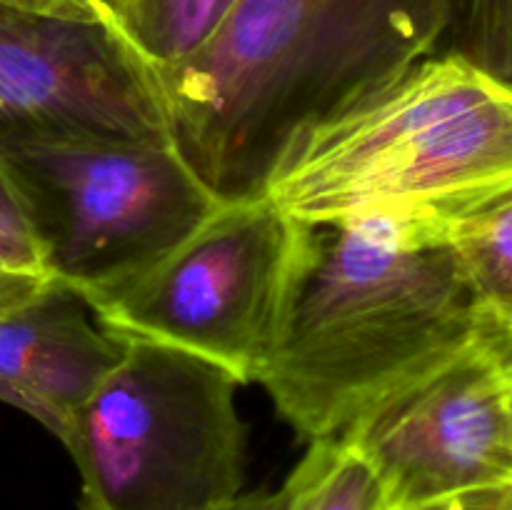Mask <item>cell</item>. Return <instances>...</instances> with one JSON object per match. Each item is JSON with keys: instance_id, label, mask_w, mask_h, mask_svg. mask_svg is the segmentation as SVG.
Returning a JSON list of instances; mask_svg holds the SVG:
<instances>
[{"instance_id": "6da1fadb", "label": "cell", "mask_w": 512, "mask_h": 510, "mask_svg": "<svg viewBox=\"0 0 512 510\" xmlns=\"http://www.w3.org/2000/svg\"><path fill=\"white\" fill-rule=\"evenodd\" d=\"M443 0H235L155 70L173 145L220 200L265 193L285 150L435 53Z\"/></svg>"}, {"instance_id": "7a4b0ae2", "label": "cell", "mask_w": 512, "mask_h": 510, "mask_svg": "<svg viewBox=\"0 0 512 510\" xmlns=\"http://www.w3.org/2000/svg\"><path fill=\"white\" fill-rule=\"evenodd\" d=\"M512 325L480 310L435 220L298 223L255 383L305 440L340 438L385 395Z\"/></svg>"}, {"instance_id": "3957f363", "label": "cell", "mask_w": 512, "mask_h": 510, "mask_svg": "<svg viewBox=\"0 0 512 510\" xmlns=\"http://www.w3.org/2000/svg\"><path fill=\"white\" fill-rule=\"evenodd\" d=\"M512 188V85L428 55L300 135L265 195L303 225L443 220Z\"/></svg>"}, {"instance_id": "277c9868", "label": "cell", "mask_w": 512, "mask_h": 510, "mask_svg": "<svg viewBox=\"0 0 512 510\" xmlns=\"http://www.w3.org/2000/svg\"><path fill=\"white\" fill-rule=\"evenodd\" d=\"M240 380L168 345L125 340L58 438L80 475V510H218L243 493L248 425Z\"/></svg>"}, {"instance_id": "5b68a950", "label": "cell", "mask_w": 512, "mask_h": 510, "mask_svg": "<svg viewBox=\"0 0 512 510\" xmlns=\"http://www.w3.org/2000/svg\"><path fill=\"white\" fill-rule=\"evenodd\" d=\"M0 160L45 270L73 290L140 268L220 205L173 140L0 128Z\"/></svg>"}, {"instance_id": "8992f818", "label": "cell", "mask_w": 512, "mask_h": 510, "mask_svg": "<svg viewBox=\"0 0 512 510\" xmlns=\"http://www.w3.org/2000/svg\"><path fill=\"white\" fill-rule=\"evenodd\" d=\"M298 223L268 195L220 203L140 268L75 293L125 340L168 345L255 383L288 290Z\"/></svg>"}, {"instance_id": "52a82bcc", "label": "cell", "mask_w": 512, "mask_h": 510, "mask_svg": "<svg viewBox=\"0 0 512 510\" xmlns=\"http://www.w3.org/2000/svg\"><path fill=\"white\" fill-rule=\"evenodd\" d=\"M390 510L512 485V340H480L365 410L340 435Z\"/></svg>"}, {"instance_id": "ba28073f", "label": "cell", "mask_w": 512, "mask_h": 510, "mask_svg": "<svg viewBox=\"0 0 512 510\" xmlns=\"http://www.w3.org/2000/svg\"><path fill=\"white\" fill-rule=\"evenodd\" d=\"M0 128L170 140L153 68L105 20L0 5Z\"/></svg>"}, {"instance_id": "9c48e42d", "label": "cell", "mask_w": 512, "mask_h": 510, "mask_svg": "<svg viewBox=\"0 0 512 510\" xmlns=\"http://www.w3.org/2000/svg\"><path fill=\"white\" fill-rule=\"evenodd\" d=\"M88 313L70 285L53 280L23 308L0 315V400L53 435L125 353V338Z\"/></svg>"}, {"instance_id": "30bf717a", "label": "cell", "mask_w": 512, "mask_h": 510, "mask_svg": "<svg viewBox=\"0 0 512 510\" xmlns=\"http://www.w3.org/2000/svg\"><path fill=\"white\" fill-rule=\"evenodd\" d=\"M435 230L480 310L512 325V188L435 220Z\"/></svg>"}, {"instance_id": "8fae6325", "label": "cell", "mask_w": 512, "mask_h": 510, "mask_svg": "<svg viewBox=\"0 0 512 510\" xmlns=\"http://www.w3.org/2000/svg\"><path fill=\"white\" fill-rule=\"evenodd\" d=\"M233 3L235 0H113L110 20L155 73L193 55L213 35Z\"/></svg>"}, {"instance_id": "7c38bea8", "label": "cell", "mask_w": 512, "mask_h": 510, "mask_svg": "<svg viewBox=\"0 0 512 510\" xmlns=\"http://www.w3.org/2000/svg\"><path fill=\"white\" fill-rule=\"evenodd\" d=\"M283 488L285 510H390L378 475L340 438L308 443Z\"/></svg>"}, {"instance_id": "4fadbf2b", "label": "cell", "mask_w": 512, "mask_h": 510, "mask_svg": "<svg viewBox=\"0 0 512 510\" xmlns=\"http://www.w3.org/2000/svg\"><path fill=\"white\" fill-rule=\"evenodd\" d=\"M433 55L463 58L512 85V0H443Z\"/></svg>"}, {"instance_id": "5bb4252c", "label": "cell", "mask_w": 512, "mask_h": 510, "mask_svg": "<svg viewBox=\"0 0 512 510\" xmlns=\"http://www.w3.org/2000/svg\"><path fill=\"white\" fill-rule=\"evenodd\" d=\"M0 253H5L10 260L25 265V268L48 273L43 248H40L33 223H30L28 208H25L20 190L15 188L3 160H0Z\"/></svg>"}, {"instance_id": "9a60e30c", "label": "cell", "mask_w": 512, "mask_h": 510, "mask_svg": "<svg viewBox=\"0 0 512 510\" xmlns=\"http://www.w3.org/2000/svg\"><path fill=\"white\" fill-rule=\"evenodd\" d=\"M53 280V275L25 268V265L10 260L5 253H0V315L23 308L25 303L38 298Z\"/></svg>"}, {"instance_id": "2e32d148", "label": "cell", "mask_w": 512, "mask_h": 510, "mask_svg": "<svg viewBox=\"0 0 512 510\" xmlns=\"http://www.w3.org/2000/svg\"><path fill=\"white\" fill-rule=\"evenodd\" d=\"M0 5L70 20H105V23H113L100 0H0Z\"/></svg>"}, {"instance_id": "e0dca14e", "label": "cell", "mask_w": 512, "mask_h": 510, "mask_svg": "<svg viewBox=\"0 0 512 510\" xmlns=\"http://www.w3.org/2000/svg\"><path fill=\"white\" fill-rule=\"evenodd\" d=\"M413 510H512V485L450 495V498L435 500V503L420 505Z\"/></svg>"}, {"instance_id": "ac0fdd59", "label": "cell", "mask_w": 512, "mask_h": 510, "mask_svg": "<svg viewBox=\"0 0 512 510\" xmlns=\"http://www.w3.org/2000/svg\"><path fill=\"white\" fill-rule=\"evenodd\" d=\"M285 488L258 490V493H240L238 498L225 503L218 510H285Z\"/></svg>"}, {"instance_id": "d6986e66", "label": "cell", "mask_w": 512, "mask_h": 510, "mask_svg": "<svg viewBox=\"0 0 512 510\" xmlns=\"http://www.w3.org/2000/svg\"><path fill=\"white\" fill-rule=\"evenodd\" d=\"M100 3L105 5V10H108V15H110V3H113V0H100Z\"/></svg>"}]
</instances>
